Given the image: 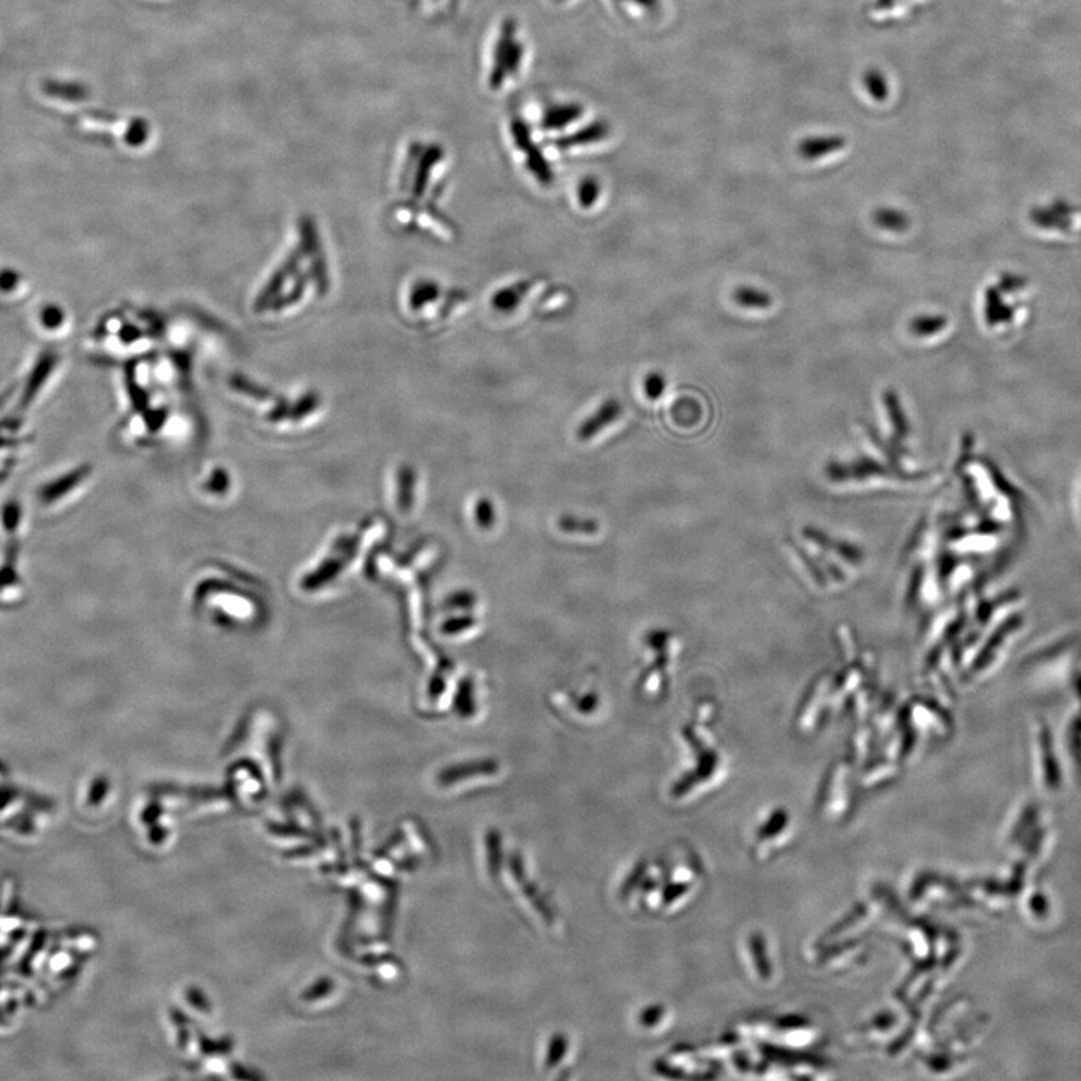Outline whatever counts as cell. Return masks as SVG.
<instances>
[{
	"label": "cell",
	"instance_id": "1",
	"mask_svg": "<svg viewBox=\"0 0 1081 1081\" xmlns=\"http://www.w3.org/2000/svg\"><path fill=\"white\" fill-rule=\"evenodd\" d=\"M1029 280L1024 281L1014 293L1011 298L1006 299L1008 295V284H1006V274L1000 277V281L994 286L988 287L987 292L984 293V320L990 328H997V326H1003V328H1023L1026 320L1030 316V308H1032V296H1024V298H1018L1017 301H1012L1014 296L1018 293L1024 292L1029 289Z\"/></svg>",
	"mask_w": 1081,
	"mask_h": 1081
},
{
	"label": "cell",
	"instance_id": "14",
	"mask_svg": "<svg viewBox=\"0 0 1081 1081\" xmlns=\"http://www.w3.org/2000/svg\"><path fill=\"white\" fill-rule=\"evenodd\" d=\"M559 526H561V529L564 530V532L586 533V535L598 532V524L595 523V521L580 520V518L574 517L562 518V520L559 521Z\"/></svg>",
	"mask_w": 1081,
	"mask_h": 1081
},
{
	"label": "cell",
	"instance_id": "9",
	"mask_svg": "<svg viewBox=\"0 0 1081 1081\" xmlns=\"http://www.w3.org/2000/svg\"><path fill=\"white\" fill-rule=\"evenodd\" d=\"M736 304L741 305L744 308H750V310H765V308L771 307L772 299L768 293L762 292V290L754 289V287H739L735 293Z\"/></svg>",
	"mask_w": 1081,
	"mask_h": 1081
},
{
	"label": "cell",
	"instance_id": "5",
	"mask_svg": "<svg viewBox=\"0 0 1081 1081\" xmlns=\"http://www.w3.org/2000/svg\"><path fill=\"white\" fill-rule=\"evenodd\" d=\"M25 597V585L17 565L0 564V609L14 606Z\"/></svg>",
	"mask_w": 1081,
	"mask_h": 1081
},
{
	"label": "cell",
	"instance_id": "8",
	"mask_svg": "<svg viewBox=\"0 0 1081 1081\" xmlns=\"http://www.w3.org/2000/svg\"><path fill=\"white\" fill-rule=\"evenodd\" d=\"M580 116H582V107H555V109H552L547 113L546 118H544L543 121V127L546 128V130H561V128L567 127L571 122L576 121Z\"/></svg>",
	"mask_w": 1081,
	"mask_h": 1081
},
{
	"label": "cell",
	"instance_id": "18",
	"mask_svg": "<svg viewBox=\"0 0 1081 1081\" xmlns=\"http://www.w3.org/2000/svg\"><path fill=\"white\" fill-rule=\"evenodd\" d=\"M442 152L439 148H433L424 158V166L419 170L418 181H416V194H422L425 185H427L428 175H430V169L440 160Z\"/></svg>",
	"mask_w": 1081,
	"mask_h": 1081
},
{
	"label": "cell",
	"instance_id": "7",
	"mask_svg": "<svg viewBox=\"0 0 1081 1081\" xmlns=\"http://www.w3.org/2000/svg\"><path fill=\"white\" fill-rule=\"evenodd\" d=\"M609 130L606 125L598 124L591 125V127L583 128L580 133L574 134V136L565 137V139L556 140V146L562 149L574 148V146L588 145V143L598 142L603 140L607 136Z\"/></svg>",
	"mask_w": 1081,
	"mask_h": 1081
},
{
	"label": "cell",
	"instance_id": "3",
	"mask_svg": "<svg viewBox=\"0 0 1081 1081\" xmlns=\"http://www.w3.org/2000/svg\"><path fill=\"white\" fill-rule=\"evenodd\" d=\"M25 527L23 509L16 500H8L0 508V539L4 541V550H19V538Z\"/></svg>",
	"mask_w": 1081,
	"mask_h": 1081
},
{
	"label": "cell",
	"instance_id": "15",
	"mask_svg": "<svg viewBox=\"0 0 1081 1081\" xmlns=\"http://www.w3.org/2000/svg\"><path fill=\"white\" fill-rule=\"evenodd\" d=\"M475 518L476 523L482 529H490L494 521H496V511H494L493 503L488 499H479L475 506Z\"/></svg>",
	"mask_w": 1081,
	"mask_h": 1081
},
{
	"label": "cell",
	"instance_id": "20",
	"mask_svg": "<svg viewBox=\"0 0 1081 1081\" xmlns=\"http://www.w3.org/2000/svg\"><path fill=\"white\" fill-rule=\"evenodd\" d=\"M473 625H475V619L470 618V616H464V618L451 619V621L446 622L443 631H445L446 634H457L461 633V631L469 630Z\"/></svg>",
	"mask_w": 1081,
	"mask_h": 1081
},
{
	"label": "cell",
	"instance_id": "11",
	"mask_svg": "<svg viewBox=\"0 0 1081 1081\" xmlns=\"http://www.w3.org/2000/svg\"><path fill=\"white\" fill-rule=\"evenodd\" d=\"M876 223L879 224L882 229L889 230V232H903L906 230L909 220L903 212L894 211V209H882L877 212Z\"/></svg>",
	"mask_w": 1081,
	"mask_h": 1081
},
{
	"label": "cell",
	"instance_id": "22",
	"mask_svg": "<svg viewBox=\"0 0 1081 1081\" xmlns=\"http://www.w3.org/2000/svg\"><path fill=\"white\" fill-rule=\"evenodd\" d=\"M44 317H46L47 326H58L59 320H61V313H59L58 310H47Z\"/></svg>",
	"mask_w": 1081,
	"mask_h": 1081
},
{
	"label": "cell",
	"instance_id": "13",
	"mask_svg": "<svg viewBox=\"0 0 1081 1081\" xmlns=\"http://www.w3.org/2000/svg\"><path fill=\"white\" fill-rule=\"evenodd\" d=\"M455 706H457L458 712L464 717L472 715L475 711V702H473V688L470 681L461 682L460 690H458L457 696H455Z\"/></svg>",
	"mask_w": 1081,
	"mask_h": 1081
},
{
	"label": "cell",
	"instance_id": "10",
	"mask_svg": "<svg viewBox=\"0 0 1081 1081\" xmlns=\"http://www.w3.org/2000/svg\"><path fill=\"white\" fill-rule=\"evenodd\" d=\"M948 325L945 316H919L910 322V331L918 337H931L939 334Z\"/></svg>",
	"mask_w": 1081,
	"mask_h": 1081
},
{
	"label": "cell",
	"instance_id": "23",
	"mask_svg": "<svg viewBox=\"0 0 1081 1081\" xmlns=\"http://www.w3.org/2000/svg\"><path fill=\"white\" fill-rule=\"evenodd\" d=\"M639 2L640 4L652 5V2H654V0H639Z\"/></svg>",
	"mask_w": 1081,
	"mask_h": 1081
},
{
	"label": "cell",
	"instance_id": "17",
	"mask_svg": "<svg viewBox=\"0 0 1081 1081\" xmlns=\"http://www.w3.org/2000/svg\"><path fill=\"white\" fill-rule=\"evenodd\" d=\"M666 386V377L661 373L649 374V376H646L645 383H643L646 397L651 398V400H658L666 391Z\"/></svg>",
	"mask_w": 1081,
	"mask_h": 1081
},
{
	"label": "cell",
	"instance_id": "12",
	"mask_svg": "<svg viewBox=\"0 0 1081 1081\" xmlns=\"http://www.w3.org/2000/svg\"><path fill=\"white\" fill-rule=\"evenodd\" d=\"M439 295L440 290L436 283H433V281H424V283L418 284L416 289L413 290V308L425 307V305L436 301V299L439 298Z\"/></svg>",
	"mask_w": 1081,
	"mask_h": 1081
},
{
	"label": "cell",
	"instance_id": "6",
	"mask_svg": "<svg viewBox=\"0 0 1081 1081\" xmlns=\"http://www.w3.org/2000/svg\"><path fill=\"white\" fill-rule=\"evenodd\" d=\"M529 290L530 283H527V281L514 284V286L506 287V289L497 292L496 295L493 296V301L491 302H493V307L496 308V310L508 313V311H512L515 307L520 305V302L523 301L524 296L527 295Z\"/></svg>",
	"mask_w": 1081,
	"mask_h": 1081
},
{
	"label": "cell",
	"instance_id": "21",
	"mask_svg": "<svg viewBox=\"0 0 1081 1081\" xmlns=\"http://www.w3.org/2000/svg\"><path fill=\"white\" fill-rule=\"evenodd\" d=\"M449 609H470L475 604V598L470 592H458V594L452 595L448 600Z\"/></svg>",
	"mask_w": 1081,
	"mask_h": 1081
},
{
	"label": "cell",
	"instance_id": "2",
	"mask_svg": "<svg viewBox=\"0 0 1081 1081\" xmlns=\"http://www.w3.org/2000/svg\"><path fill=\"white\" fill-rule=\"evenodd\" d=\"M521 46L514 40V25L511 22L503 26L502 38L497 44L496 64L491 73L490 86L493 89L500 88L508 74L515 73L521 61Z\"/></svg>",
	"mask_w": 1081,
	"mask_h": 1081
},
{
	"label": "cell",
	"instance_id": "19",
	"mask_svg": "<svg viewBox=\"0 0 1081 1081\" xmlns=\"http://www.w3.org/2000/svg\"><path fill=\"white\" fill-rule=\"evenodd\" d=\"M494 768H496L494 762L473 763V765L460 766V768H455V771L446 772L445 778H454L457 775L461 777V775L467 774H484V772L494 771Z\"/></svg>",
	"mask_w": 1081,
	"mask_h": 1081
},
{
	"label": "cell",
	"instance_id": "16",
	"mask_svg": "<svg viewBox=\"0 0 1081 1081\" xmlns=\"http://www.w3.org/2000/svg\"><path fill=\"white\" fill-rule=\"evenodd\" d=\"M598 197H600V184L597 179H585L579 190V199L583 208H592Z\"/></svg>",
	"mask_w": 1081,
	"mask_h": 1081
},
{
	"label": "cell",
	"instance_id": "4",
	"mask_svg": "<svg viewBox=\"0 0 1081 1081\" xmlns=\"http://www.w3.org/2000/svg\"><path fill=\"white\" fill-rule=\"evenodd\" d=\"M622 416V404L616 400H607L603 406L598 407L597 412L594 415L589 416L582 425H580L577 436L580 440L586 442V440L594 439L601 431L606 430L610 425L615 424Z\"/></svg>",
	"mask_w": 1081,
	"mask_h": 1081
}]
</instances>
